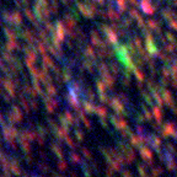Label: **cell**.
Segmentation results:
<instances>
[{"label":"cell","instance_id":"obj_4","mask_svg":"<svg viewBox=\"0 0 177 177\" xmlns=\"http://www.w3.org/2000/svg\"><path fill=\"white\" fill-rule=\"evenodd\" d=\"M52 150L59 156V158H62V151H60V149H58V147H57L55 144H52Z\"/></svg>","mask_w":177,"mask_h":177},{"label":"cell","instance_id":"obj_8","mask_svg":"<svg viewBox=\"0 0 177 177\" xmlns=\"http://www.w3.org/2000/svg\"><path fill=\"white\" fill-rule=\"evenodd\" d=\"M39 155H41V156H42V159H44V160L47 159V154H46L44 151H39Z\"/></svg>","mask_w":177,"mask_h":177},{"label":"cell","instance_id":"obj_2","mask_svg":"<svg viewBox=\"0 0 177 177\" xmlns=\"http://www.w3.org/2000/svg\"><path fill=\"white\" fill-rule=\"evenodd\" d=\"M37 169L39 171H43V172H49L50 169H49V166L48 165H46V164H37Z\"/></svg>","mask_w":177,"mask_h":177},{"label":"cell","instance_id":"obj_6","mask_svg":"<svg viewBox=\"0 0 177 177\" xmlns=\"http://www.w3.org/2000/svg\"><path fill=\"white\" fill-rule=\"evenodd\" d=\"M8 143H9V145H11V149H14V150H15V149H17V145H16V143H15L12 139H11V140H9Z\"/></svg>","mask_w":177,"mask_h":177},{"label":"cell","instance_id":"obj_5","mask_svg":"<svg viewBox=\"0 0 177 177\" xmlns=\"http://www.w3.org/2000/svg\"><path fill=\"white\" fill-rule=\"evenodd\" d=\"M44 135H42V134H39L38 135V137H37V139H36V140H37V143L39 144V145H43L44 144Z\"/></svg>","mask_w":177,"mask_h":177},{"label":"cell","instance_id":"obj_11","mask_svg":"<svg viewBox=\"0 0 177 177\" xmlns=\"http://www.w3.org/2000/svg\"><path fill=\"white\" fill-rule=\"evenodd\" d=\"M22 176H24V177H28V176H27V175H26V174H22Z\"/></svg>","mask_w":177,"mask_h":177},{"label":"cell","instance_id":"obj_9","mask_svg":"<svg viewBox=\"0 0 177 177\" xmlns=\"http://www.w3.org/2000/svg\"><path fill=\"white\" fill-rule=\"evenodd\" d=\"M58 166H59L60 170H65V164L64 162H60V165H58Z\"/></svg>","mask_w":177,"mask_h":177},{"label":"cell","instance_id":"obj_3","mask_svg":"<svg viewBox=\"0 0 177 177\" xmlns=\"http://www.w3.org/2000/svg\"><path fill=\"white\" fill-rule=\"evenodd\" d=\"M37 129H38L39 134H42V135L49 134V129H46V128H44V127H42V126H38V127H37Z\"/></svg>","mask_w":177,"mask_h":177},{"label":"cell","instance_id":"obj_10","mask_svg":"<svg viewBox=\"0 0 177 177\" xmlns=\"http://www.w3.org/2000/svg\"><path fill=\"white\" fill-rule=\"evenodd\" d=\"M31 176H32V177H39V176H37V175H36V174H32V175H31Z\"/></svg>","mask_w":177,"mask_h":177},{"label":"cell","instance_id":"obj_1","mask_svg":"<svg viewBox=\"0 0 177 177\" xmlns=\"http://www.w3.org/2000/svg\"><path fill=\"white\" fill-rule=\"evenodd\" d=\"M30 140L27 139H24V138H19V143H20V147L22 148V150L25 153H28L31 150V147H30Z\"/></svg>","mask_w":177,"mask_h":177},{"label":"cell","instance_id":"obj_7","mask_svg":"<svg viewBox=\"0 0 177 177\" xmlns=\"http://www.w3.org/2000/svg\"><path fill=\"white\" fill-rule=\"evenodd\" d=\"M26 161H27L28 164H32V162H33V159H32V156L27 155V156H26Z\"/></svg>","mask_w":177,"mask_h":177}]
</instances>
